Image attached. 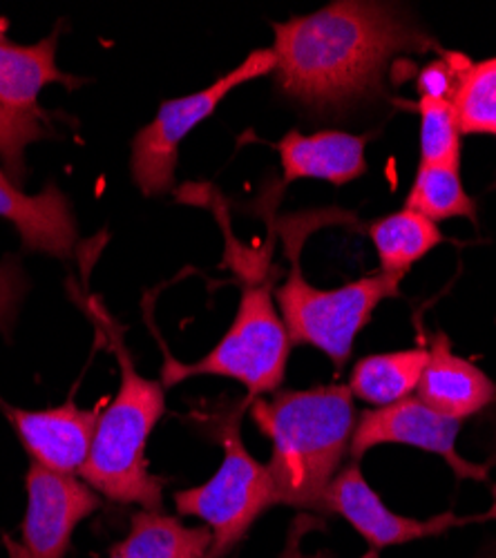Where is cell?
I'll use <instances>...</instances> for the list:
<instances>
[{
    "label": "cell",
    "instance_id": "8fae6325",
    "mask_svg": "<svg viewBox=\"0 0 496 558\" xmlns=\"http://www.w3.org/2000/svg\"><path fill=\"white\" fill-rule=\"evenodd\" d=\"M10 415L34 462L59 474H81L93 449L99 409H78L70 400L43 411L10 409Z\"/></svg>",
    "mask_w": 496,
    "mask_h": 558
},
{
    "label": "cell",
    "instance_id": "9c48e42d",
    "mask_svg": "<svg viewBox=\"0 0 496 558\" xmlns=\"http://www.w3.org/2000/svg\"><path fill=\"white\" fill-rule=\"evenodd\" d=\"M459 432L461 423L455 417L438 413L421 398L410 396L389 407L360 413L351 440V456L360 460L378 445H408L436 453L459 478L485 481V470L457 451Z\"/></svg>",
    "mask_w": 496,
    "mask_h": 558
},
{
    "label": "cell",
    "instance_id": "44dd1931",
    "mask_svg": "<svg viewBox=\"0 0 496 558\" xmlns=\"http://www.w3.org/2000/svg\"><path fill=\"white\" fill-rule=\"evenodd\" d=\"M421 163L461 168V130L455 104L419 99Z\"/></svg>",
    "mask_w": 496,
    "mask_h": 558
},
{
    "label": "cell",
    "instance_id": "5bb4252c",
    "mask_svg": "<svg viewBox=\"0 0 496 558\" xmlns=\"http://www.w3.org/2000/svg\"><path fill=\"white\" fill-rule=\"evenodd\" d=\"M367 134H351L340 130H323L302 134L291 130L278 144L285 181L323 179L334 185H344L367 172L365 146Z\"/></svg>",
    "mask_w": 496,
    "mask_h": 558
},
{
    "label": "cell",
    "instance_id": "603a6c76",
    "mask_svg": "<svg viewBox=\"0 0 496 558\" xmlns=\"http://www.w3.org/2000/svg\"><path fill=\"white\" fill-rule=\"evenodd\" d=\"M470 65L472 59L461 52H445L440 59L427 63L416 78L421 99L455 104L459 85Z\"/></svg>",
    "mask_w": 496,
    "mask_h": 558
},
{
    "label": "cell",
    "instance_id": "7402d4cb",
    "mask_svg": "<svg viewBox=\"0 0 496 558\" xmlns=\"http://www.w3.org/2000/svg\"><path fill=\"white\" fill-rule=\"evenodd\" d=\"M43 112H16L0 106V166L21 185L25 177V148L48 136Z\"/></svg>",
    "mask_w": 496,
    "mask_h": 558
},
{
    "label": "cell",
    "instance_id": "4fadbf2b",
    "mask_svg": "<svg viewBox=\"0 0 496 558\" xmlns=\"http://www.w3.org/2000/svg\"><path fill=\"white\" fill-rule=\"evenodd\" d=\"M427 366L419 385V398L463 423L496 402V385L465 357H459L445 333H434L427 344Z\"/></svg>",
    "mask_w": 496,
    "mask_h": 558
},
{
    "label": "cell",
    "instance_id": "d4e9b609",
    "mask_svg": "<svg viewBox=\"0 0 496 558\" xmlns=\"http://www.w3.org/2000/svg\"><path fill=\"white\" fill-rule=\"evenodd\" d=\"M315 527H318V521H315V519H309V517L295 519L293 525H291V530H289L287 545H285L280 558H336V556H331L329 551L306 554V551L302 549V538L306 536V532H311V530H315ZM363 558H376V551H370V554L363 556Z\"/></svg>",
    "mask_w": 496,
    "mask_h": 558
},
{
    "label": "cell",
    "instance_id": "ffe728a7",
    "mask_svg": "<svg viewBox=\"0 0 496 558\" xmlns=\"http://www.w3.org/2000/svg\"><path fill=\"white\" fill-rule=\"evenodd\" d=\"M455 112L461 134L496 136V59L468 68L457 92Z\"/></svg>",
    "mask_w": 496,
    "mask_h": 558
},
{
    "label": "cell",
    "instance_id": "2e32d148",
    "mask_svg": "<svg viewBox=\"0 0 496 558\" xmlns=\"http://www.w3.org/2000/svg\"><path fill=\"white\" fill-rule=\"evenodd\" d=\"M213 534L206 525H184L161 509H140L130 517L128 536L110 558H208Z\"/></svg>",
    "mask_w": 496,
    "mask_h": 558
},
{
    "label": "cell",
    "instance_id": "6da1fadb",
    "mask_svg": "<svg viewBox=\"0 0 496 558\" xmlns=\"http://www.w3.org/2000/svg\"><path fill=\"white\" fill-rule=\"evenodd\" d=\"M276 81L311 108H340L380 92L396 54L427 52L434 40L391 5L338 0L318 12L274 25Z\"/></svg>",
    "mask_w": 496,
    "mask_h": 558
},
{
    "label": "cell",
    "instance_id": "d6986e66",
    "mask_svg": "<svg viewBox=\"0 0 496 558\" xmlns=\"http://www.w3.org/2000/svg\"><path fill=\"white\" fill-rule=\"evenodd\" d=\"M404 208L416 210L430 221L465 217L476 221V202L468 195L461 181V168L421 163Z\"/></svg>",
    "mask_w": 496,
    "mask_h": 558
},
{
    "label": "cell",
    "instance_id": "7a4b0ae2",
    "mask_svg": "<svg viewBox=\"0 0 496 558\" xmlns=\"http://www.w3.org/2000/svg\"><path fill=\"white\" fill-rule=\"evenodd\" d=\"M251 417L274 445L266 468L280 505L323 511V498L351 453L358 423L349 387L327 385L255 398Z\"/></svg>",
    "mask_w": 496,
    "mask_h": 558
},
{
    "label": "cell",
    "instance_id": "8992f818",
    "mask_svg": "<svg viewBox=\"0 0 496 558\" xmlns=\"http://www.w3.org/2000/svg\"><path fill=\"white\" fill-rule=\"evenodd\" d=\"M223 458L217 474L197 487L174 492L172 500L182 517H195L210 534L208 558H223L251 532L264 511L280 505L266 464L257 462L242 442L240 413L219 427Z\"/></svg>",
    "mask_w": 496,
    "mask_h": 558
},
{
    "label": "cell",
    "instance_id": "5b68a950",
    "mask_svg": "<svg viewBox=\"0 0 496 558\" xmlns=\"http://www.w3.org/2000/svg\"><path fill=\"white\" fill-rule=\"evenodd\" d=\"M400 272H372L334 291L311 287L298 262L287 282L276 291L280 315L291 344H306L323 351L336 368H342L353 351V342L374 317V311L398 295Z\"/></svg>",
    "mask_w": 496,
    "mask_h": 558
},
{
    "label": "cell",
    "instance_id": "ac0fdd59",
    "mask_svg": "<svg viewBox=\"0 0 496 558\" xmlns=\"http://www.w3.org/2000/svg\"><path fill=\"white\" fill-rule=\"evenodd\" d=\"M370 235L380 259V270L400 275H408L419 259L445 240L438 223L410 208L374 221Z\"/></svg>",
    "mask_w": 496,
    "mask_h": 558
},
{
    "label": "cell",
    "instance_id": "7c38bea8",
    "mask_svg": "<svg viewBox=\"0 0 496 558\" xmlns=\"http://www.w3.org/2000/svg\"><path fill=\"white\" fill-rule=\"evenodd\" d=\"M0 217L12 221L27 251L68 259L74 255L78 228L70 199L57 183H48L38 195L21 193L0 166Z\"/></svg>",
    "mask_w": 496,
    "mask_h": 558
},
{
    "label": "cell",
    "instance_id": "3957f363",
    "mask_svg": "<svg viewBox=\"0 0 496 558\" xmlns=\"http://www.w3.org/2000/svg\"><path fill=\"white\" fill-rule=\"evenodd\" d=\"M101 324L119 360L121 385L99 415L93 449L78 476L114 502L161 509L164 481L148 470L146 445L166 411V389L159 380L137 374L119 327L104 315Z\"/></svg>",
    "mask_w": 496,
    "mask_h": 558
},
{
    "label": "cell",
    "instance_id": "52a82bcc",
    "mask_svg": "<svg viewBox=\"0 0 496 558\" xmlns=\"http://www.w3.org/2000/svg\"><path fill=\"white\" fill-rule=\"evenodd\" d=\"M270 72H276L274 50H255L235 70L219 76L206 89L164 101L153 123L142 128L132 142L130 170L137 189L148 197L172 191L179 146L189 132L208 119L233 89Z\"/></svg>",
    "mask_w": 496,
    "mask_h": 558
},
{
    "label": "cell",
    "instance_id": "ba28073f",
    "mask_svg": "<svg viewBox=\"0 0 496 558\" xmlns=\"http://www.w3.org/2000/svg\"><path fill=\"white\" fill-rule=\"evenodd\" d=\"M25 485L21 543L5 541L10 558H65L81 521L99 509V494L76 476L52 472L34 460Z\"/></svg>",
    "mask_w": 496,
    "mask_h": 558
},
{
    "label": "cell",
    "instance_id": "277c9868",
    "mask_svg": "<svg viewBox=\"0 0 496 558\" xmlns=\"http://www.w3.org/2000/svg\"><path fill=\"white\" fill-rule=\"evenodd\" d=\"M291 338L276 308L270 284L246 287L229 333L197 362L164 364L161 385H177L193 376H219L240 383L249 402L276 393L287 378Z\"/></svg>",
    "mask_w": 496,
    "mask_h": 558
},
{
    "label": "cell",
    "instance_id": "9a60e30c",
    "mask_svg": "<svg viewBox=\"0 0 496 558\" xmlns=\"http://www.w3.org/2000/svg\"><path fill=\"white\" fill-rule=\"evenodd\" d=\"M50 83L65 87L81 83L57 68V34L36 45H14L0 38V106L16 112H43L36 101L40 89Z\"/></svg>",
    "mask_w": 496,
    "mask_h": 558
},
{
    "label": "cell",
    "instance_id": "30bf717a",
    "mask_svg": "<svg viewBox=\"0 0 496 558\" xmlns=\"http://www.w3.org/2000/svg\"><path fill=\"white\" fill-rule=\"evenodd\" d=\"M323 511L342 517L370 543L372 551L440 536L449 530L479 521V517H457L455 511H445V514H436L432 519L400 517L372 489L358 462H351L338 472L323 498Z\"/></svg>",
    "mask_w": 496,
    "mask_h": 558
},
{
    "label": "cell",
    "instance_id": "484cf974",
    "mask_svg": "<svg viewBox=\"0 0 496 558\" xmlns=\"http://www.w3.org/2000/svg\"><path fill=\"white\" fill-rule=\"evenodd\" d=\"M492 517H496V509H494V511H492Z\"/></svg>",
    "mask_w": 496,
    "mask_h": 558
},
{
    "label": "cell",
    "instance_id": "cb8c5ba5",
    "mask_svg": "<svg viewBox=\"0 0 496 558\" xmlns=\"http://www.w3.org/2000/svg\"><path fill=\"white\" fill-rule=\"evenodd\" d=\"M27 289V279L14 259L0 262V331L10 333L19 315L21 300Z\"/></svg>",
    "mask_w": 496,
    "mask_h": 558
},
{
    "label": "cell",
    "instance_id": "e0dca14e",
    "mask_svg": "<svg viewBox=\"0 0 496 558\" xmlns=\"http://www.w3.org/2000/svg\"><path fill=\"white\" fill-rule=\"evenodd\" d=\"M427 357V347L367 355L353 364L347 387L353 398L374 404V409L389 407L419 389Z\"/></svg>",
    "mask_w": 496,
    "mask_h": 558
}]
</instances>
